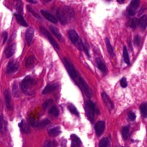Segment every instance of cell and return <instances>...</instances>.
Returning a JSON list of instances; mask_svg holds the SVG:
<instances>
[{
  "label": "cell",
  "instance_id": "8",
  "mask_svg": "<svg viewBox=\"0 0 147 147\" xmlns=\"http://www.w3.org/2000/svg\"><path fill=\"white\" fill-rule=\"evenodd\" d=\"M19 67V63L16 60H13L10 61L7 66L6 72L7 74H11L17 71Z\"/></svg>",
  "mask_w": 147,
  "mask_h": 147
},
{
  "label": "cell",
  "instance_id": "15",
  "mask_svg": "<svg viewBox=\"0 0 147 147\" xmlns=\"http://www.w3.org/2000/svg\"><path fill=\"white\" fill-rule=\"evenodd\" d=\"M34 37V30L32 28H29L25 33V39L27 44L30 45Z\"/></svg>",
  "mask_w": 147,
  "mask_h": 147
},
{
  "label": "cell",
  "instance_id": "23",
  "mask_svg": "<svg viewBox=\"0 0 147 147\" xmlns=\"http://www.w3.org/2000/svg\"><path fill=\"white\" fill-rule=\"evenodd\" d=\"M14 6L17 11L20 13H22L23 11V3L21 0H15L14 1Z\"/></svg>",
  "mask_w": 147,
  "mask_h": 147
},
{
  "label": "cell",
  "instance_id": "4",
  "mask_svg": "<svg viewBox=\"0 0 147 147\" xmlns=\"http://www.w3.org/2000/svg\"><path fill=\"white\" fill-rule=\"evenodd\" d=\"M36 84V81L30 76H26L21 83V88L22 91L28 95L32 94V89Z\"/></svg>",
  "mask_w": 147,
  "mask_h": 147
},
{
  "label": "cell",
  "instance_id": "11",
  "mask_svg": "<svg viewBox=\"0 0 147 147\" xmlns=\"http://www.w3.org/2000/svg\"><path fill=\"white\" fill-rule=\"evenodd\" d=\"M5 100L6 107L9 110H13V105L11 103V95L9 91L8 90H6L5 91Z\"/></svg>",
  "mask_w": 147,
  "mask_h": 147
},
{
  "label": "cell",
  "instance_id": "2",
  "mask_svg": "<svg viewBox=\"0 0 147 147\" xmlns=\"http://www.w3.org/2000/svg\"><path fill=\"white\" fill-rule=\"evenodd\" d=\"M56 16L60 23L62 25H65L74 18V13L70 7L63 6L58 8Z\"/></svg>",
  "mask_w": 147,
  "mask_h": 147
},
{
  "label": "cell",
  "instance_id": "28",
  "mask_svg": "<svg viewBox=\"0 0 147 147\" xmlns=\"http://www.w3.org/2000/svg\"><path fill=\"white\" fill-rule=\"evenodd\" d=\"M36 59L33 56H29L25 61V65L26 67H29L32 66L35 62Z\"/></svg>",
  "mask_w": 147,
  "mask_h": 147
},
{
  "label": "cell",
  "instance_id": "3",
  "mask_svg": "<svg viewBox=\"0 0 147 147\" xmlns=\"http://www.w3.org/2000/svg\"><path fill=\"white\" fill-rule=\"evenodd\" d=\"M68 37L72 42V44L80 51H83L87 56L90 57L89 52L88 51V49L86 48V47L83 44L81 38L78 34L76 31H75L73 29L69 30L68 32Z\"/></svg>",
  "mask_w": 147,
  "mask_h": 147
},
{
  "label": "cell",
  "instance_id": "5",
  "mask_svg": "<svg viewBox=\"0 0 147 147\" xmlns=\"http://www.w3.org/2000/svg\"><path fill=\"white\" fill-rule=\"evenodd\" d=\"M84 110L87 117L91 122H92L94 120L95 113L97 114L100 113V111L97 108L96 106L91 100L85 102Z\"/></svg>",
  "mask_w": 147,
  "mask_h": 147
},
{
  "label": "cell",
  "instance_id": "41",
  "mask_svg": "<svg viewBox=\"0 0 147 147\" xmlns=\"http://www.w3.org/2000/svg\"><path fill=\"white\" fill-rule=\"evenodd\" d=\"M136 116L133 112H130L128 114V118L130 121H134L136 119Z\"/></svg>",
  "mask_w": 147,
  "mask_h": 147
},
{
  "label": "cell",
  "instance_id": "22",
  "mask_svg": "<svg viewBox=\"0 0 147 147\" xmlns=\"http://www.w3.org/2000/svg\"><path fill=\"white\" fill-rule=\"evenodd\" d=\"M14 16H15V17H16V19L17 21L18 22V23L19 24H20L21 25L24 26H28L27 22H26V21L24 18V17L21 14H15Z\"/></svg>",
  "mask_w": 147,
  "mask_h": 147
},
{
  "label": "cell",
  "instance_id": "46",
  "mask_svg": "<svg viewBox=\"0 0 147 147\" xmlns=\"http://www.w3.org/2000/svg\"><path fill=\"white\" fill-rule=\"evenodd\" d=\"M122 147H124V146H122Z\"/></svg>",
  "mask_w": 147,
  "mask_h": 147
},
{
  "label": "cell",
  "instance_id": "30",
  "mask_svg": "<svg viewBox=\"0 0 147 147\" xmlns=\"http://www.w3.org/2000/svg\"><path fill=\"white\" fill-rule=\"evenodd\" d=\"M49 114L54 117H57L59 114V110L56 106H52L49 110Z\"/></svg>",
  "mask_w": 147,
  "mask_h": 147
},
{
  "label": "cell",
  "instance_id": "37",
  "mask_svg": "<svg viewBox=\"0 0 147 147\" xmlns=\"http://www.w3.org/2000/svg\"><path fill=\"white\" fill-rule=\"evenodd\" d=\"M68 110L70 111V112L72 113V114H75V115H77V116L79 115V112H78V111L77 110L76 108L74 106H73V105H69V106H68Z\"/></svg>",
  "mask_w": 147,
  "mask_h": 147
},
{
  "label": "cell",
  "instance_id": "25",
  "mask_svg": "<svg viewBox=\"0 0 147 147\" xmlns=\"http://www.w3.org/2000/svg\"><path fill=\"white\" fill-rule=\"evenodd\" d=\"M12 92L15 97H18L20 95L18 85L16 82H14L12 85Z\"/></svg>",
  "mask_w": 147,
  "mask_h": 147
},
{
  "label": "cell",
  "instance_id": "14",
  "mask_svg": "<svg viewBox=\"0 0 147 147\" xmlns=\"http://www.w3.org/2000/svg\"><path fill=\"white\" fill-rule=\"evenodd\" d=\"M41 13L42 14V16L46 19H47L48 21H49L50 22H51L53 24H57V20L56 19V18L55 16H53L52 14H51L50 13H49L47 11L44 10H41Z\"/></svg>",
  "mask_w": 147,
  "mask_h": 147
},
{
  "label": "cell",
  "instance_id": "10",
  "mask_svg": "<svg viewBox=\"0 0 147 147\" xmlns=\"http://www.w3.org/2000/svg\"><path fill=\"white\" fill-rule=\"evenodd\" d=\"M101 96L105 106L109 110H111L114 107V105L109 96L105 92H102L101 94Z\"/></svg>",
  "mask_w": 147,
  "mask_h": 147
},
{
  "label": "cell",
  "instance_id": "42",
  "mask_svg": "<svg viewBox=\"0 0 147 147\" xmlns=\"http://www.w3.org/2000/svg\"><path fill=\"white\" fill-rule=\"evenodd\" d=\"M7 38V32H5L2 33V38H3V44L6 42Z\"/></svg>",
  "mask_w": 147,
  "mask_h": 147
},
{
  "label": "cell",
  "instance_id": "13",
  "mask_svg": "<svg viewBox=\"0 0 147 147\" xmlns=\"http://www.w3.org/2000/svg\"><path fill=\"white\" fill-rule=\"evenodd\" d=\"M59 87V83H53L51 84H48L43 90L42 93V94H47L48 93H50L56 89H57Z\"/></svg>",
  "mask_w": 147,
  "mask_h": 147
},
{
  "label": "cell",
  "instance_id": "12",
  "mask_svg": "<svg viewBox=\"0 0 147 147\" xmlns=\"http://www.w3.org/2000/svg\"><path fill=\"white\" fill-rule=\"evenodd\" d=\"M16 49V45L15 43H13L10 45L9 46H8L5 51V54L6 57L7 58H9L11 56H12L14 53Z\"/></svg>",
  "mask_w": 147,
  "mask_h": 147
},
{
  "label": "cell",
  "instance_id": "45",
  "mask_svg": "<svg viewBox=\"0 0 147 147\" xmlns=\"http://www.w3.org/2000/svg\"><path fill=\"white\" fill-rule=\"evenodd\" d=\"M45 2H49V1H51V0H44Z\"/></svg>",
  "mask_w": 147,
  "mask_h": 147
},
{
  "label": "cell",
  "instance_id": "39",
  "mask_svg": "<svg viewBox=\"0 0 147 147\" xmlns=\"http://www.w3.org/2000/svg\"><path fill=\"white\" fill-rule=\"evenodd\" d=\"M140 42V36L139 35H136L134 38V43L136 46H138Z\"/></svg>",
  "mask_w": 147,
  "mask_h": 147
},
{
  "label": "cell",
  "instance_id": "43",
  "mask_svg": "<svg viewBox=\"0 0 147 147\" xmlns=\"http://www.w3.org/2000/svg\"><path fill=\"white\" fill-rule=\"evenodd\" d=\"M28 2L32 3H36L37 1L36 0H27Z\"/></svg>",
  "mask_w": 147,
  "mask_h": 147
},
{
  "label": "cell",
  "instance_id": "27",
  "mask_svg": "<svg viewBox=\"0 0 147 147\" xmlns=\"http://www.w3.org/2000/svg\"><path fill=\"white\" fill-rule=\"evenodd\" d=\"M123 57L124 61L127 64H129L130 63L129 56V53H128V52H127V48L125 46L123 47Z\"/></svg>",
  "mask_w": 147,
  "mask_h": 147
},
{
  "label": "cell",
  "instance_id": "34",
  "mask_svg": "<svg viewBox=\"0 0 147 147\" xmlns=\"http://www.w3.org/2000/svg\"><path fill=\"white\" fill-rule=\"evenodd\" d=\"M140 111L142 116L145 118L147 116V109H146V103H143L140 106Z\"/></svg>",
  "mask_w": 147,
  "mask_h": 147
},
{
  "label": "cell",
  "instance_id": "26",
  "mask_svg": "<svg viewBox=\"0 0 147 147\" xmlns=\"http://www.w3.org/2000/svg\"><path fill=\"white\" fill-rule=\"evenodd\" d=\"M105 42H106V47H107V51H108L109 55L111 56H114V51H113V47H112V46H111V45L110 44V42L109 38H106V40H105Z\"/></svg>",
  "mask_w": 147,
  "mask_h": 147
},
{
  "label": "cell",
  "instance_id": "31",
  "mask_svg": "<svg viewBox=\"0 0 147 147\" xmlns=\"http://www.w3.org/2000/svg\"><path fill=\"white\" fill-rule=\"evenodd\" d=\"M129 127L128 126H125L123 127L121 133H122V136L124 140H126L128 137L129 135Z\"/></svg>",
  "mask_w": 147,
  "mask_h": 147
},
{
  "label": "cell",
  "instance_id": "16",
  "mask_svg": "<svg viewBox=\"0 0 147 147\" xmlns=\"http://www.w3.org/2000/svg\"><path fill=\"white\" fill-rule=\"evenodd\" d=\"M7 130V122L5 118V117L2 114L0 117V131L2 133L6 132Z\"/></svg>",
  "mask_w": 147,
  "mask_h": 147
},
{
  "label": "cell",
  "instance_id": "7",
  "mask_svg": "<svg viewBox=\"0 0 147 147\" xmlns=\"http://www.w3.org/2000/svg\"><path fill=\"white\" fill-rule=\"evenodd\" d=\"M140 0H132L131 1L127 9V13L130 16H133L136 14V10L137 9L140 4Z\"/></svg>",
  "mask_w": 147,
  "mask_h": 147
},
{
  "label": "cell",
  "instance_id": "20",
  "mask_svg": "<svg viewBox=\"0 0 147 147\" xmlns=\"http://www.w3.org/2000/svg\"><path fill=\"white\" fill-rule=\"evenodd\" d=\"M146 22H147V16L146 15L142 16L140 19L138 20V25H140L142 30H145L146 28Z\"/></svg>",
  "mask_w": 147,
  "mask_h": 147
},
{
  "label": "cell",
  "instance_id": "6",
  "mask_svg": "<svg viewBox=\"0 0 147 147\" xmlns=\"http://www.w3.org/2000/svg\"><path fill=\"white\" fill-rule=\"evenodd\" d=\"M40 32L45 36L46 37L48 40H49V41L50 42V43L52 44V45L56 49H60V47L58 45V44L56 42V41L54 40V38H53V37L52 36V35L51 34V33L48 31V30H47L44 27H40Z\"/></svg>",
  "mask_w": 147,
  "mask_h": 147
},
{
  "label": "cell",
  "instance_id": "1",
  "mask_svg": "<svg viewBox=\"0 0 147 147\" xmlns=\"http://www.w3.org/2000/svg\"><path fill=\"white\" fill-rule=\"evenodd\" d=\"M63 64L70 77L74 80L75 83L80 88L82 92H83L87 97H92V92L91 88L84 80L78 74L74 65L71 61L67 58H64Z\"/></svg>",
  "mask_w": 147,
  "mask_h": 147
},
{
  "label": "cell",
  "instance_id": "21",
  "mask_svg": "<svg viewBox=\"0 0 147 147\" xmlns=\"http://www.w3.org/2000/svg\"><path fill=\"white\" fill-rule=\"evenodd\" d=\"M49 29L51 30V31L52 32V33L60 40H62L63 39V37H62V36L59 30V29L54 26H49Z\"/></svg>",
  "mask_w": 147,
  "mask_h": 147
},
{
  "label": "cell",
  "instance_id": "19",
  "mask_svg": "<svg viewBox=\"0 0 147 147\" xmlns=\"http://www.w3.org/2000/svg\"><path fill=\"white\" fill-rule=\"evenodd\" d=\"M71 147H80L81 144V141L76 135L72 134L71 136Z\"/></svg>",
  "mask_w": 147,
  "mask_h": 147
},
{
  "label": "cell",
  "instance_id": "9",
  "mask_svg": "<svg viewBox=\"0 0 147 147\" xmlns=\"http://www.w3.org/2000/svg\"><path fill=\"white\" fill-rule=\"evenodd\" d=\"M95 133L97 136H100L103 133L105 129V122L104 121H98L94 126Z\"/></svg>",
  "mask_w": 147,
  "mask_h": 147
},
{
  "label": "cell",
  "instance_id": "36",
  "mask_svg": "<svg viewBox=\"0 0 147 147\" xmlns=\"http://www.w3.org/2000/svg\"><path fill=\"white\" fill-rule=\"evenodd\" d=\"M56 142L55 141H51V140L47 141L43 145V147H56Z\"/></svg>",
  "mask_w": 147,
  "mask_h": 147
},
{
  "label": "cell",
  "instance_id": "44",
  "mask_svg": "<svg viewBox=\"0 0 147 147\" xmlns=\"http://www.w3.org/2000/svg\"><path fill=\"white\" fill-rule=\"evenodd\" d=\"M117 2H118V3H122L124 2V1H125V0H117Z\"/></svg>",
  "mask_w": 147,
  "mask_h": 147
},
{
  "label": "cell",
  "instance_id": "17",
  "mask_svg": "<svg viewBox=\"0 0 147 147\" xmlns=\"http://www.w3.org/2000/svg\"><path fill=\"white\" fill-rule=\"evenodd\" d=\"M95 61H96V65H97L99 69L102 73L106 74L107 71V67L106 66L105 63L103 62V61L99 57L96 58Z\"/></svg>",
  "mask_w": 147,
  "mask_h": 147
},
{
  "label": "cell",
  "instance_id": "29",
  "mask_svg": "<svg viewBox=\"0 0 147 147\" xmlns=\"http://www.w3.org/2000/svg\"><path fill=\"white\" fill-rule=\"evenodd\" d=\"M50 122V120L49 119H44L39 123H37L36 126L40 129L44 128L46 126H47Z\"/></svg>",
  "mask_w": 147,
  "mask_h": 147
},
{
  "label": "cell",
  "instance_id": "35",
  "mask_svg": "<svg viewBox=\"0 0 147 147\" xmlns=\"http://www.w3.org/2000/svg\"><path fill=\"white\" fill-rule=\"evenodd\" d=\"M138 25V19L133 18L131 20L129 23V26L132 28H136Z\"/></svg>",
  "mask_w": 147,
  "mask_h": 147
},
{
  "label": "cell",
  "instance_id": "38",
  "mask_svg": "<svg viewBox=\"0 0 147 147\" xmlns=\"http://www.w3.org/2000/svg\"><path fill=\"white\" fill-rule=\"evenodd\" d=\"M52 103V99H47V100H46L45 102H44V103H43V105H42V109H44V110H45L46 109H47V107L51 104Z\"/></svg>",
  "mask_w": 147,
  "mask_h": 147
},
{
  "label": "cell",
  "instance_id": "33",
  "mask_svg": "<svg viewBox=\"0 0 147 147\" xmlns=\"http://www.w3.org/2000/svg\"><path fill=\"white\" fill-rule=\"evenodd\" d=\"M109 140L107 138L104 137L99 142V147H109Z\"/></svg>",
  "mask_w": 147,
  "mask_h": 147
},
{
  "label": "cell",
  "instance_id": "32",
  "mask_svg": "<svg viewBox=\"0 0 147 147\" xmlns=\"http://www.w3.org/2000/svg\"><path fill=\"white\" fill-rule=\"evenodd\" d=\"M26 9H27L28 11L31 14H32L33 16H34L36 18L38 19V20H40V21L41 20V18L40 16L38 15V14L30 6L28 5V6H26Z\"/></svg>",
  "mask_w": 147,
  "mask_h": 147
},
{
  "label": "cell",
  "instance_id": "18",
  "mask_svg": "<svg viewBox=\"0 0 147 147\" xmlns=\"http://www.w3.org/2000/svg\"><path fill=\"white\" fill-rule=\"evenodd\" d=\"M21 131L25 133V134H28L30 132V128L28 125V124L26 122L25 120H22L21 122L18 125Z\"/></svg>",
  "mask_w": 147,
  "mask_h": 147
},
{
  "label": "cell",
  "instance_id": "40",
  "mask_svg": "<svg viewBox=\"0 0 147 147\" xmlns=\"http://www.w3.org/2000/svg\"><path fill=\"white\" fill-rule=\"evenodd\" d=\"M120 84H121V86L123 87V88H125L127 85V81H126V79L125 78H123L121 79L120 80Z\"/></svg>",
  "mask_w": 147,
  "mask_h": 147
},
{
  "label": "cell",
  "instance_id": "24",
  "mask_svg": "<svg viewBox=\"0 0 147 147\" xmlns=\"http://www.w3.org/2000/svg\"><path fill=\"white\" fill-rule=\"evenodd\" d=\"M60 130L59 127H55L51 129L48 131V134L51 137H56L60 134Z\"/></svg>",
  "mask_w": 147,
  "mask_h": 147
}]
</instances>
